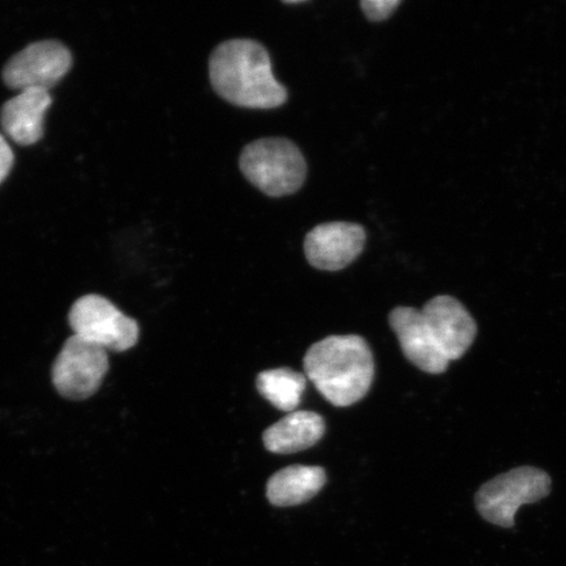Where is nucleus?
<instances>
[{
    "instance_id": "f257e3e1",
    "label": "nucleus",
    "mask_w": 566,
    "mask_h": 566,
    "mask_svg": "<svg viewBox=\"0 0 566 566\" xmlns=\"http://www.w3.org/2000/svg\"><path fill=\"white\" fill-rule=\"evenodd\" d=\"M212 90L223 101L248 109H274L287 102V90L275 80L271 55L260 42H222L209 60Z\"/></svg>"
},
{
    "instance_id": "6e6552de",
    "label": "nucleus",
    "mask_w": 566,
    "mask_h": 566,
    "mask_svg": "<svg viewBox=\"0 0 566 566\" xmlns=\"http://www.w3.org/2000/svg\"><path fill=\"white\" fill-rule=\"evenodd\" d=\"M431 342L451 363L462 358L478 335V325L462 303L450 295H438L421 311Z\"/></svg>"
},
{
    "instance_id": "20e7f679",
    "label": "nucleus",
    "mask_w": 566,
    "mask_h": 566,
    "mask_svg": "<svg viewBox=\"0 0 566 566\" xmlns=\"http://www.w3.org/2000/svg\"><path fill=\"white\" fill-rule=\"evenodd\" d=\"M551 486L546 471L520 467L480 488L475 499L478 512L495 526L512 528L520 507L548 497Z\"/></svg>"
},
{
    "instance_id": "39448f33",
    "label": "nucleus",
    "mask_w": 566,
    "mask_h": 566,
    "mask_svg": "<svg viewBox=\"0 0 566 566\" xmlns=\"http://www.w3.org/2000/svg\"><path fill=\"white\" fill-rule=\"evenodd\" d=\"M69 323L75 336L106 352L129 350L139 339L138 323L97 294L77 300L70 310Z\"/></svg>"
},
{
    "instance_id": "dca6fc26",
    "label": "nucleus",
    "mask_w": 566,
    "mask_h": 566,
    "mask_svg": "<svg viewBox=\"0 0 566 566\" xmlns=\"http://www.w3.org/2000/svg\"><path fill=\"white\" fill-rule=\"evenodd\" d=\"M13 151L4 137L0 136V182L9 176L13 166Z\"/></svg>"
},
{
    "instance_id": "ddd939ff",
    "label": "nucleus",
    "mask_w": 566,
    "mask_h": 566,
    "mask_svg": "<svg viewBox=\"0 0 566 566\" xmlns=\"http://www.w3.org/2000/svg\"><path fill=\"white\" fill-rule=\"evenodd\" d=\"M327 475L322 467L292 465L274 473L266 485L268 500L280 507L304 504L323 490Z\"/></svg>"
},
{
    "instance_id": "f03ea898",
    "label": "nucleus",
    "mask_w": 566,
    "mask_h": 566,
    "mask_svg": "<svg viewBox=\"0 0 566 566\" xmlns=\"http://www.w3.org/2000/svg\"><path fill=\"white\" fill-rule=\"evenodd\" d=\"M306 377L332 406L363 400L373 385L374 356L360 336H329L311 346L303 360Z\"/></svg>"
},
{
    "instance_id": "9d476101",
    "label": "nucleus",
    "mask_w": 566,
    "mask_h": 566,
    "mask_svg": "<svg viewBox=\"0 0 566 566\" xmlns=\"http://www.w3.org/2000/svg\"><path fill=\"white\" fill-rule=\"evenodd\" d=\"M389 325L410 364L428 374H442L450 365L429 336L421 311L398 307L389 314Z\"/></svg>"
},
{
    "instance_id": "4468645a",
    "label": "nucleus",
    "mask_w": 566,
    "mask_h": 566,
    "mask_svg": "<svg viewBox=\"0 0 566 566\" xmlns=\"http://www.w3.org/2000/svg\"><path fill=\"white\" fill-rule=\"evenodd\" d=\"M258 389L261 396L282 412L292 413L300 407L306 377L303 374L282 367L259 374Z\"/></svg>"
},
{
    "instance_id": "f8f14e48",
    "label": "nucleus",
    "mask_w": 566,
    "mask_h": 566,
    "mask_svg": "<svg viewBox=\"0 0 566 566\" xmlns=\"http://www.w3.org/2000/svg\"><path fill=\"white\" fill-rule=\"evenodd\" d=\"M325 433L321 415L310 410H295L265 430V448L274 454H294L313 448Z\"/></svg>"
},
{
    "instance_id": "0eeeda50",
    "label": "nucleus",
    "mask_w": 566,
    "mask_h": 566,
    "mask_svg": "<svg viewBox=\"0 0 566 566\" xmlns=\"http://www.w3.org/2000/svg\"><path fill=\"white\" fill-rule=\"evenodd\" d=\"M73 66L70 49L60 41H38L13 55L3 69V82L11 90L51 91Z\"/></svg>"
},
{
    "instance_id": "1a4fd4ad",
    "label": "nucleus",
    "mask_w": 566,
    "mask_h": 566,
    "mask_svg": "<svg viewBox=\"0 0 566 566\" xmlns=\"http://www.w3.org/2000/svg\"><path fill=\"white\" fill-rule=\"evenodd\" d=\"M366 239V230L357 223L318 224L304 239V254L318 271H343L364 252Z\"/></svg>"
},
{
    "instance_id": "423d86ee",
    "label": "nucleus",
    "mask_w": 566,
    "mask_h": 566,
    "mask_svg": "<svg viewBox=\"0 0 566 566\" xmlns=\"http://www.w3.org/2000/svg\"><path fill=\"white\" fill-rule=\"evenodd\" d=\"M108 370V352L74 335L55 359L53 385L63 398L86 400L102 387Z\"/></svg>"
},
{
    "instance_id": "9b49d317",
    "label": "nucleus",
    "mask_w": 566,
    "mask_h": 566,
    "mask_svg": "<svg viewBox=\"0 0 566 566\" xmlns=\"http://www.w3.org/2000/svg\"><path fill=\"white\" fill-rule=\"evenodd\" d=\"M53 98L49 91L30 88L4 103L0 124L15 144L31 146L44 137V119Z\"/></svg>"
},
{
    "instance_id": "2eb2a0df",
    "label": "nucleus",
    "mask_w": 566,
    "mask_h": 566,
    "mask_svg": "<svg viewBox=\"0 0 566 566\" xmlns=\"http://www.w3.org/2000/svg\"><path fill=\"white\" fill-rule=\"evenodd\" d=\"M401 4L400 0H364L360 2L365 17L371 21H384Z\"/></svg>"
},
{
    "instance_id": "7ed1b4c3",
    "label": "nucleus",
    "mask_w": 566,
    "mask_h": 566,
    "mask_svg": "<svg viewBox=\"0 0 566 566\" xmlns=\"http://www.w3.org/2000/svg\"><path fill=\"white\" fill-rule=\"evenodd\" d=\"M239 166L245 179L269 197L298 192L307 176L306 159L286 138L252 142L240 154Z\"/></svg>"
},
{
    "instance_id": "f3484780",
    "label": "nucleus",
    "mask_w": 566,
    "mask_h": 566,
    "mask_svg": "<svg viewBox=\"0 0 566 566\" xmlns=\"http://www.w3.org/2000/svg\"><path fill=\"white\" fill-rule=\"evenodd\" d=\"M286 4H302L303 0H292V2H285Z\"/></svg>"
}]
</instances>
